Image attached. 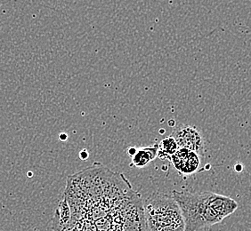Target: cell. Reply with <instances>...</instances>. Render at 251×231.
<instances>
[{"instance_id": "9", "label": "cell", "mask_w": 251, "mask_h": 231, "mask_svg": "<svg viewBox=\"0 0 251 231\" xmlns=\"http://www.w3.org/2000/svg\"><path fill=\"white\" fill-rule=\"evenodd\" d=\"M67 135H65V134H63V135H60V139H61V140H66V139H67Z\"/></svg>"}, {"instance_id": "2", "label": "cell", "mask_w": 251, "mask_h": 231, "mask_svg": "<svg viewBox=\"0 0 251 231\" xmlns=\"http://www.w3.org/2000/svg\"><path fill=\"white\" fill-rule=\"evenodd\" d=\"M184 219V231H200L222 222L238 208L232 198L214 192L172 193Z\"/></svg>"}, {"instance_id": "3", "label": "cell", "mask_w": 251, "mask_h": 231, "mask_svg": "<svg viewBox=\"0 0 251 231\" xmlns=\"http://www.w3.org/2000/svg\"><path fill=\"white\" fill-rule=\"evenodd\" d=\"M146 231H184L183 213L173 195L152 193L143 199Z\"/></svg>"}, {"instance_id": "6", "label": "cell", "mask_w": 251, "mask_h": 231, "mask_svg": "<svg viewBox=\"0 0 251 231\" xmlns=\"http://www.w3.org/2000/svg\"><path fill=\"white\" fill-rule=\"evenodd\" d=\"M159 145L154 144L136 148L135 154L131 157V165L137 168H143L152 162L158 157Z\"/></svg>"}, {"instance_id": "7", "label": "cell", "mask_w": 251, "mask_h": 231, "mask_svg": "<svg viewBox=\"0 0 251 231\" xmlns=\"http://www.w3.org/2000/svg\"><path fill=\"white\" fill-rule=\"evenodd\" d=\"M158 157L161 159H169L178 149V146L174 138L170 135L159 141Z\"/></svg>"}, {"instance_id": "5", "label": "cell", "mask_w": 251, "mask_h": 231, "mask_svg": "<svg viewBox=\"0 0 251 231\" xmlns=\"http://www.w3.org/2000/svg\"><path fill=\"white\" fill-rule=\"evenodd\" d=\"M202 159L194 151L178 149L169 158V161L181 175H191L202 171Z\"/></svg>"}, {"instance_id": "8", "label": "cell", "mask_w": 251, "mask_h": 231, "mask_svg": "<svg viewBox=\"0 0 251 231\" xmlns=\"http://www.w3.org/2000/svg\"><path fill=\"white\" fill-rule=\"evenodd\" d=\"M79 156H80V159L86 160L88 158V153H87V150L83 149L82 151L79 153Z\"/></svg>"}, {"instance_id": "1", "label": "cell", "mask_w": 251, "mask_h": 231, "mask_svg": "<svg viewBox=\"0 0 251 231\" xmlns=\"http://www.w3.org/2000/svg\"><path fill=\"white\" fill-rule=\"evenodd\" d=\"M63 197L70 217L53 231H146L140 194L99 163L69 176Z\"/></svg>"}, {"instance_id": "4", "label": "cell", "mask_w": 251, "mask_h": 231, "mask_svg": "<svg viewBox=\"0 0 251 231\" xmlns=\"http://www.w3.org/2000/svg\"><path fill=\"white\" fill-rule=\"evenodd\" d=\"M171 136L176 141L178 149H189L204 157L206 152V140L197 127L178 124L176 126L175 125Z\"/></svg>"}]
</instances>
